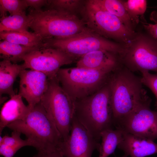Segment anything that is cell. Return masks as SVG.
Listing matches in <instances>:
<instances>
[{"label": "cell", "instance_id": "6da1fadb", "mask_svg": "<svg viewBox=\"0 0 157 157\" xmlns=\"http://www.w3.org/2000/svg\"><path fill=\"white\" fill-rule=\"evenodd\" d=\"M114 127L148 96L140 77L122 65L111 74L108 81Z\"/></svg>", "mask_w": 157, "mask_h": 157}, {"label": "cell", "instance_id": "7a4b0ae2", "mask_svg": "<svg viewBox=\"0 0 157 157\" xmlns=\"http://www.w3.org/2000/svg\"><path fill=\"white\" fill-rule=\"evenodd\" d=\"M108 82L94 94L76 100L74 115L99 142L100 134L114 127Z\"/></svg>", "mask_w": 157, "mask_h": 157}, {"label": "cell", "instance_id": "3957f363", "mask_svg": "<svg viewBox=\"0 0 157 157\" xmlns=\"http://www.w3.org/2000/svg\"><path fill=\"white\" fill-rule=\"evenodd\" d=\"M29 28L43 40L69 38L82 31L86 27L75 14L62 10L46 8L31 9Z\"/></svg>", "mask_w": 157, "mask_h": 157}, {"label": "cell", "instance_id": "277c9868", "mask_svg": "<svg viewBox=\"0 0 157 157\" xmlns=\"http://www.w3.org/2000/svg\"><path fill=\"white\" fill-rule=\"evenodd\" d=\"M7 127L25 135L38 151L59 148L63 141L40 102L24 119L11 123Z\"/></svg>", "mask_w": 157, "mask_h": 157}, {"label": "cell", "instance_id": "5b68a950", "mask_svg": "<svg viewBox=\"0 0 157 157\" xmlns=\"http://www.w3.org/2000/svg\"><path fill=\"white\" fill-rule=\"evenodd\" d=\"M80 9L81 19L86 27L106 38L125 45L130 42L136 33L129 30L118 18L104 8L96 0L85 1Z\"/></svg>", "mask_w": 157, "mask_h": 157}, {"label": "cell", "instance_id": "8992f818", "mask_svg": "<svg viewBox=\"0 0 157 157\" xmlns=\"http://www.w3.org/2000/svg\"><path fill=\"white\" fill-rule=\"evenodd\" d=\"M113 71L76 67L60 68L56 77L63 90L75 101L97 92L108 82Z\"/></svg>", "mask_w": 157, "mask_h": 157}, {"label": "cell", "instance_id": "52a82bcc", "mask_svg": "<svg viewBox=\"0 0 157 157\" xmlns=\"http://www.w3.org/2000/svg\"><path fill=\"white\" fill-rule=\"evenodd\" d=\"M124 46L104 37L86 27L81 32L69 38L44 40L43 47L58 49L77 59L87 53L98 50H106L119 55Z\"/></svg>", "mask_w": 157, "mask_h": 157}, {"label": "cell", "instance_id": "ba28073f", "mask_svg": "<svg viewBox=\"0 0 157 157\" xmlns=\"http://www.w3.org/2000/svg\"><path fill=\"white\" fill-rule=\"evenodd\" d=\"M75 101L62 88L56 76L49 79L48 89L40 103L64 141L70 135L74 115Z\"/></svg>", "mask_w": 157, "mask_h": 157}, {"label": "cell", "instance_id": "9c48e42d", "mask_svg": "<svg viewBox=\"0 0 157 157\" xmlns=\"http://www.w3.org/2000/svg\"><path fill=\"white\" fill-rule=\"evenodd\" d=\"M119 56L122 64L133 72L157 73V44L148 34L136 33Z\"/></svg>", "mask_w": 157, "mask_h": 157}, {"label": "cell", "instance_id": "30bf717a", "mask_svg": "<svg viewBox=\"0 0 157 157\" xmlns=\"http://www.w3.org/2000/svg\"><path fill=\"white\" fill-rule=\"evenodd\" d=\"M76 60L60 49L49 47L33 50L22 58L24 69H29L43 73L49 79L56 76L62 66L71 64Z\"/></svg>", "mask_w": 157, "mask_h": 157}, {"label": "cell", "instance_id": "8fae6325", "mask_svg": "<svg viewBox=\"0 0 157 157\" xmlns=\"http://www.w3.org/2000/svg\"><path fill=\"white\" fill-rule=\"evenodd\" d=\"M151 102L148 96L115 129L153 141L157 139V111L150 109Z\"/></svg>", "mask_w": 157, "mask_h": 157}, {"label": "cell", "instance_id": "7c38bea8", "mask_svg": "<svg viewBox=\"0 0 157 157\" xmlns=\"http://www.w3.org/2000/svg\"><path fill=\"white\" fill-rule=\"evenodd\" d=\"M100 143L74 115L69 135L59 149L64 157H91L94 150L98 151Z\"/></svg>", "mask_w": 157, "mask_h": 157}, {"label": "cell", "instance_id": "4fadbf2b", "mask_svg": "<svg viewBox=\"0 0 157 157\" xmlns=\"http://www.w3.org/2000/svg\"><path fill=\"white\" fill-rule=\"evenodd\" d=\"M19 76L18 94L25 99L31 110L40 102L48 89L49 78L44 74L32 69L22 70Z\"/></svg>", "mask_w": 157, "mask_h": 157}, {"label": "cell", "instance_id": "5bb4252c", "mask_svg": "<svg viewBox=\"0 0 157 157\" xmlns=\"http://www.w3.org/2000/svg\"><path fill=\"white\" fill-rule=\"evenodd\" d=\"M122 65L118 54L106 50H98L80 58L77 62L76 67L113 71Z\"/></svg>", "mask_w": 157, "mask_h": 157}, {"label": "cell", "instance_id": "9a60e30c", "mask_svg": "<svg viewBox=\"0 0 157 157\" xmlns=\"http://www.w3.org/2000/svg\"><path fill=\"white\" fill-rule=\"evenodd\" d=\"M117 147L131 157H144L157 153V144L154 141L123 131Z\"/></svg>", "mask_w": 157, "mask_h": 157}, {"label": "cell", "instance_id": "2e32d148", "mask_svg": "<svg viewBox=\"0 0 157 157\" xmlns=\"http://www.w3.org/2000/svg\"><path fill=\"white\" fill-rule=\"evenodd\" d=\"M31 110L25 104L19 94H15L11 97L4 104L0 111V134L4 128L10 124L25 118Z\"/></svg>", "mask_w": 157, "mask_h": 157}, {"label": "cell", "instance_id": "e0dca14e", "mask_svg": "<svg viewBox=\"0 0 157 157\" xmlns=\"http://www.w3.org/2000/svg\"><path fill=\"white\" fill-rule=\"evenodd\" d=\"M24 69L22 64L13 63L6 60L0 61V97L5 94L10 97L16 94L13 88V84L17 77Z\"/></svg>", "mask_w": 157, "mask_h": 157}, {"label": "cell", "instance_id": "ac0fdd59", "mask_svg": "<svg viewBox=\"0 0 157 157\" xmlns=\"http://www.w3.org/2000/svg\"><path fill=\"white\" fill-rule=\"evenodd\" d=\"M0 40L25 46L41 48L43 40L34 32H9L0 33Z\"/></svg>", "mask_w": 157, "mask_h": 157}, {"label": "cell", "instance_id": "d6986e66", "mask_svg": "<svg viewBox=\"0 0 157 157\" xmlns=\"http://www.w3.org/2000/svg\"><path fill=\"white\" fill-rule=\"evenodd\" d=\"M21 133L13 131L11 136L5 135L0 136V154L4 157H13L16 152L21 148L26 146L33 147L31 142L26 139H22Z\"/></svg>", "mask_w": 157, "mask_h": 157}, {"label": "cell", "instance_id": "ffe728a7", "mask_svg": "<svg viewBox=\"0 0 157 157\" xmlns=\"http://www.w3.org/2000/svg\"><path fill=\"white\" fill-rule=\"evenodd\" d=\"M40 48L25 46L12 43L5 40L0 42V57L3 60H9L15 64L22 61L26 54Z\"/></svg>", "mask_w": 157, "mask_h": 157}, {"label": "cell", "instance_id": "44dd1931", "mask_svg": "<svg viewBox=\"0 0 157 157\" xmlns=\"http://www.w3.org/2000/svg\"><path fill=\"white\" fill-rule=\"evenodd\" d=\"M122 132V130L115 129L106 130L101 133L99 157H108L114 153L120 142Z\"/></svg>", "mask_w": 157, "mask_h": 157}, {"label": "cell", "instance_id": "7402d4cb", "mask_svg": "<svg viewBox=\"0 0 157 157\" xmlns=\"http://www.w3.org/2000/svg\"><path fill=\"white\" fill-rule=\"evenodd\" d=\"M0 21V33L24 32L29 28L30 18L25 13L1 17Z\"/></svg>", "mask_w": 157, "mask_h": 157}, {"label": "cell", "instance_id": "603a6c76", "mask_svg": "<svg viewBox=\"0 0 157 157\" xmlns=\"http://www.w3.org/2000/svg\"><path fill=\"white\" fill-rule=\"evenodd\" d=\"M96 0L104 8L118 18L129 30L135 32L134 26L125 8L123 0Z\"/></svg>", "mask_w": 157, "mask_h": 157}, {"label": "cell", "instance_id": "cb8c5ba5", "mask_svg": "<svg viewBox=\"0 0 157 157\" xmlns=\"http://www.w3.org/2000/svg\"><path fill=\"white\" fill-rule=\"evenodd\" d=\"M123 3L133 24L139 23L140 18H143L147 9V2L146 0H128L123 1Z\"/></svg>", "mask_w": 157, "mask_h": 157}, {"label": "cell", "instance_id": "d4e9b609", "mask_svg": "<svg viewBox=\"0 0 157 157\" xmlns=\"http://www.w3.org/2000/svg\"><path fill=\"white\" fill-rule=\"evenodd\" d=\"M28 7L25 0H0V17L7 16V12L10 15L25 13Z\"/></svg>", "mask_w": 157, "mask_h": 157}, {"label": "cell", "instance_id": "484cf974", "mask_svg": "<svg viewBox=\"0 0 157 157\" xmlns=\"http://www.w3.org/2000/svg\"><path fill=\"white\" fill-rule=\"evenodd\" d=\"M83 2L80 0H48L46 8L59 9L75 14L77 10L80 9Z\"/></svg>", "mask_w": 157, "mask_h": 157}, {"label": "cell", "instance_id": "4316f807", "mask_svg": "<svg viewBox=\"0 0 157 157\" xmlns=\"http://www.w3.org/2000/svg\"><path fill=\"white\" fill-rule=\"evenodd\" d=\"M140 72L142 74L141 80L142 84L149 88L156 97L155 106L157 110V74H152L147 71Z\"/></svg>", "mask_w": 157, "mask_h": 157}, {"label": "cell", "instance_id": "83f0119b", "mask_svg": "<svg viewBox=\"0 0 157 157\" xmlns=\"http://www.w3.org/2000/svg\"><path fill=\"white\" fill-rule=\"evenodd\" d=\"M38 151L33 157H64L59 148Z\"/></svg>", "mask_w": 157, "mask_h": 157}, {"label": "cell", "instance_id": "f1b7e54d", "mask_svg": "<svg viewBox=\"0 0 157 157\" xmlns=\"http://www.w3.org/2000/svg\"><path fill=\"white\" fill-rule=\"evenodd\" d=\"M141 22L147 34L154 40L157 44V23L152 24L145 22Z\"/></svg>", "mask_w": 157, "mask_h": 157}, {"label": "cell", "instance_id": "f546056e", "mask_svg": "<svg viewBox=\"0 0 157 157\" xmlns=\"http://www.w3.org/2000/svg\"><path fill=\"white\" fill-rule=\"evenodd\" d=\"M28 7L36 10H41L43 6H46L48 0H25Z\"/></svg>", "mask_w": 157, "mask_h": 157}, {"label": "cell", "instance_id": "4dcf8cb0", "mask_svg": "<svg viewBox=\"0 0 157 157\" xmlns=\"http://www.w3.org/2000/svg\"><path fill=\"white\" fill-rule=\"evenodd\" d=\"M150 18L151 20L157 23V11H153L150 14Z\"/></svg>", "mask_w": 157, "mask_h": 157}, {"label": "cell", "instance_id": "1f68e13d", "mask_svg": "<svg viewBox=\"0 0 157 157\" xmlns=\"http://www.w3.org/2000/svg\"><path fill=\"white\" fill-rule=\"evenodd\" d=\"M128 156L125 154H124V155H123V156H122L121 157H127Z\"/></svg>", "mask_w": 157, "mask_h": 157}]
</instances>
